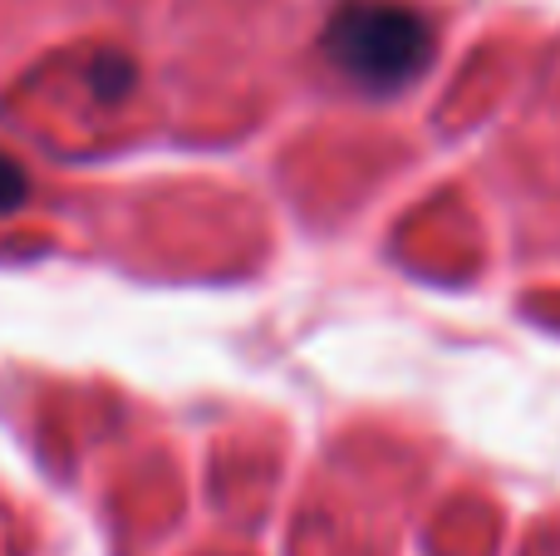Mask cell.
<instances>
[{"instance_id":"cell-1","label":"cell","mask_w":560,"mask_h":556,"mask_svg":"<svg viewBox=\"0 0 560 556\" xmlns=\"http://www.w3.org/2000/svg\"><path fill=\"white\" fill-rule=\"evenodd\" d=\"M325 55L349 84L388 94L433 59V25L404 0H345L325 25Z\"/></svg>"},{"instance_id":"cell-2","label":"cell","mask_w":560,"mask_h":556,"mask_svg":"<svg viewBox=\"0 0 560 556\" xmlns=\"http://www.w3.org/2000/svg\"><path fill=\"white\" fill-rule=\"evenodd\" d=\"M20 202H25V173L10 153H0V212H10Z\"/></svg>"}]
</instances>
